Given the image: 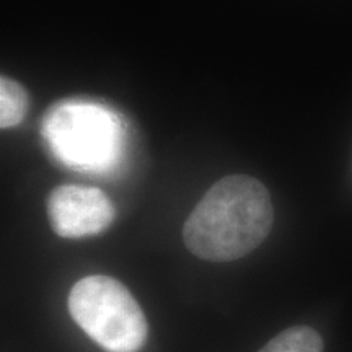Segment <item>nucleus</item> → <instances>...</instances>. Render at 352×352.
<instances>
[{
    "instance_id": "nucleus-1",
    "label": "nucleus",
    "mask_w": 352,
    "mask_h": 352,
    "mask_svg": "<svg viewBox=\"0 0 352 352\" xmlns=\"http://www.w3.org/2000/svg\"><path fill=\"white\" fill-rule=\"evenodd\" d=\"M274 209L266 186L246 175L219 179L202 196L183 227V240L206 261H235L270 235Z\"/></svg>"
},
{
    "instance_id": "nucleus-2",
    "label": "nucleus",
    "mask_w": 352,
    "mask_h": 352,
    "mask_svg": "<svg viewBox=\"0 0 352 352\" xmlns=\"http://www.w3.org/2000/svg\"><path fill=\"white\" fill-rule=\"evenodd\" d=\"M69 311L83 333L107 352H138L148 324L126 285L109 276H88L70 289Z\"/></svg>"
},
{
    "instance_id": "nucleus-3",
    "label": "nucleus",
    "mask_w": 352,
    "mask_h": 352,
    "mask_svg": "<svg viewBox=\"0 0 352 352\" xmlns=\"http://www.w3.org/2000/svg\"><path fill=\"white\" fill-rule=\"evenodd\" d=\"M43 135L56 157L77 170H108L120 157V121L96 104H57L44 120Z\"/></svg>"
},
{
    "instance_id": "nucleus-4",
    "label": "nucleus",
    "mask_w": 352,
    "mask_h": 352,
    "mask_svg": "<svg viewBox=\"0 0 352 352\" xmlns=\"http://www.w3.org/2000/svg\"><path fill=\"white\" fill-rule=\"evenodd\" d=\"M51 228L63 239H85L111 226L116 209L98 188L63 184L52 189L46 201Z\"/></svg>"
},
{
    "instance_id": "nucleus-5",
    "label": "nucleus",
    "mask_w": 352,
    "mask_h": 352,
    "mask_svg": "<svg viewBox=\"0 0 352 352\" xmlns=\"http://www.w3.org/2000/svg\"><path fill=\"white\" fill-rule=\"evenodd\" d=\"M28 94L25 87L10 77L0 78V127L10 129L23 121L28 109Z\"/></svg>"
},
{
    "instance_id": "nucleus-6",
    "label": "nucleus",
    "mask_w": 352,
    "mask_h": 352,
    "mask_svg": "<svg viewBox=\"0 0 352 352\" xmlns=\"http://www.w3.org/2000/svg\"><path fill=\"white\" fill-rule=\"evenodd\" d=\"M259 352H323V341L314 328L292 327L277 334Z\"/></svg>"
}]
</instances>
